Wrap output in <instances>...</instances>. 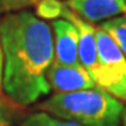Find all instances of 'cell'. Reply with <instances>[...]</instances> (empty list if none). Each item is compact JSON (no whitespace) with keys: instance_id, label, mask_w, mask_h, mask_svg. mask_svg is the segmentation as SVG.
I'll use <instances>...</instances> for the list:
<instances>
[{"instance_id":"obj_13","label":"cell","mask_w":126,"mask_h":126,"mask_svg":"<svg viewBox=\"0 0 126 126\" xmlns=\"http://www.w3.org/2000/svg\"><path fill=\"white\" fill-rule=\"evenodd\" d=\"M0 126H4V125H1V124H0Z\"/></svg>"},{"instance_id":"obj_4","label":"cell","mask_w":126,"mask_h":126,"mask_svg":"<svg viewBox=\"0 0 126 126\" xmlns=\"http://www.w3.org/2000/svg\"><path fill=\"white\" fill-rule=\"evenodd\" d=\"M50 90L55 93H71L85 89H94L96 84L82 66H66L53 62L47 72Z\"/></svg>"},{"instance_id":"obj_1","label":"cell","mask_w":126,"mask_h":126,"mask_svg":"<svg viewBox=\"0 0 126 126\" xmlns=\"http://www.w3.org/2000/svg\"><path fill=\"white\" fill-rule=\"evenodd\" d=\"M4 57L3 90L17 106H30L48 95L47 72L54 62L51 28L30 10L5 14L0 21Z\"/></svg>"},{"instance_id":"obj_8","label":"cell","mask_w":126,"mask_h":126,"mask_svg":"<svg viewBox=\"0 0 126 126\" xmlns=\"http://www.w3.org/2000/svg\"><path fill=\"white\" fill-rule=\"evenodd\" d=\"M126 57V17H114L102 22L100 26Z\"/></svg>"},{"instance_id":"obj_6","label":"cell","mask_w":126,"mask_h":126,"mask_svg":"<svg viewBox=\"0 0 126 126\" xmlns=\"http://www.w3.org/2000/svg\"><path fill=\"white\" fill-rule=\"evenodd\" d=\"M61 18L68 19L76 26L79 32V59L85 70H86L91 77L93 72L98 63V49H96V36H95V27L90 22L82 19L76 13L64 5Z\"/></svg>"},{"instance_id":"obj_10","label":"cell","mask_w":126,"mask_h":126,"mask_svg":"<svg viewBox=\"0 0 126 126\" xmlns=\"http://www.w3.org/2000/svg\"><path fill=\"white\" fill-rule=\"evenodd\" d=\"M64 5L66 4H63L61 0H43L36 5L37 17L39 18H47V19L61 18Z\"/></svg>"},{"instance_id":"obj_7","label":"cell","mask_w":126,"mask_h":126,"mask_svg":"<svg viewBox=\"0 0 126 126\" xmlns=\"http://www.w3.org/2000/svg\"><path fill=\"white\" fill-rule=\"evenodd\" d=\"M66 5L88 22H104L126 13V0H68Z\"/></svg>"},{"instance_id":"obj_12","label":"cell","mask_w":126,"mask_h":126,"mask_svg":"<svg viewBox=\"0 0 126 126\" xmlns=\"http://www.w3.org/2000/svg\"><path fill=\"white\" fill-rule=\"evenodd\" d=\"M3 72H4V57H3V49H1V44H0V91L3 90ZM0 124L4 125V121L0 118Z\"/></svg>"},{"instance_id":"obj_3","label":"cell","mask_w":126,"mask_h":126,"mask_svg":"<svg viewBox=\"0 0 126 126\" xmlns=\"http://www.w3.org/2000/svg\"><path fill=\"white\" fill-rule=\"evenodd\" d=\"M98 63L93 72L96 86L126 100V57L102 27H95Z\"/></svg>"},{"instance_id":"obj_9","label":"cell","mask_w":126,"mask_h":126,"mask_svg":"<svg viewBox=\"0 0 126 126\" xmlns=\"http://www.w3.org/2000/svg\"><path fill=\"white\" fill-rule=\"evenodd\" d=\"M21 126H84L73 121L57 118L47 112H36L23 120Z\"/></svg>"},{"instance_id":"obj_11","label":"cell","mask_w":126,"mask_h":126,"mask_svg":"<svg viewBox=\"0 0 126 126\" xmlns=\"http://www.w3.org/2000/svg\"><path fill=\"white\" fill-rule=\"evenodd\" d=\"M43 0H0V13H16L37 5Z\"/></svg>"},{"instance_id":"obj_5","label":"cell","mask_w":126,"mask_h":126,"mask_svg":"<svg viewBox=\"0 0 126 126\" xmlns=\"http://www.w3.org/2000/svg\"><path fill=\"white\" fill-rule=\"evenodd\" d=\"M54 62L66 66H81L79 59V32L68 19H54Z\"/></svg>"},{"instance_id":"obj_2","label":"cell","mask_w":126,"mask_h":126,"mask_svg":"<svg viewBox=\"0 0 126 126\" xmlns=\"http://www.w3.org/2000/svg\"><path fill=\"white\" fill-rule=\"evenodd\" d=\"M40 110L57 118L84 126H118L124 106L96 86L71 93H55L40 104Z\"/></svg>"}]
</instances>
